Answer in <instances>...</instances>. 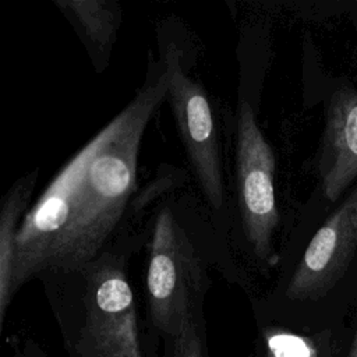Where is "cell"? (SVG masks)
I'll return each mask as SVG.
<instances>
[{"label":"cell","instance_id":"5","mask_svg":"<svg viewBox=\"0 0 357 357\" xmlns=\"http://www.w3.org/2000/svg\"><path fill=\"white\" fill-rule=\"evenodd\" d=\"M165 57L170 68L167 98L180 138L206 201L220 211L225 180L211 103L202 85L181 68L177 54L169 50Z\"/></svg>","mask_w":357,"mask_h":357},{"label":"cell","instance_id":"3","mask_svg":"<svg viewBox=\"0 0 357 357\" xmlns=\"http://www.w3.org/2000/svg\"><path fill=\"white\" fill-rule=\"evenodd\" d=\"M209 280L201 257L169 208L153 223L145 276L148 357L163 354L187 315L204 310Z\"/></svg>","mask_w":357,"mask_h":357},{"label":"cell","instance_id":"9","mask_svg":"<svg viewBox=\"0 0 357 357\" xmlns=\"http://www.w3.org/2000/svg\"><path fill=\"white\" fill-rule=\"evenodd\" d=\"M56 4L61 11L68 13L92 45L106 47L114 42L121 20L117 3L106 0H57Z\"/></svg>","mask_w":357,"mask_h":357},{"label":"cell","instance_id":"6","mask_svg":"<svg viewBox=\"0 0 357 357\" xmlns=\"http://www.w3.org/2000/svg\"><path fill=\"white\" fill-rule=\"evenodd\" d=\"M356 251L357 185L315 231L284 287V300L305 303L324 297L343 278Z\"/></svg>","mask_w":357,"mask_h":357},{"label":"cell","instance_id":"7","mask_svg":"<svg viewBox=\"0 0 357 357\" xmlns=\"http://www.w3.org/2000/svg\"><path fill=\"white\" fill-rule=\"evenodd\" d=\"M318 172L329 201H336L357 178V91L353 88H340L329 99Z\"/></svg>","mask_w":357,"mask_h":357},{"label":"cell","instance_id":"13","mask_svg":"<svg viewBox=\"0 0 357 357\" xmlns=\"http://www.w3.org/2000/svg\"><path fill=\"white\" fill-rule=\"evenodd\" d=\"M349 357H357V335H356V339H354V343H353V346H351V350H350Z\"/></svg>","mask_w":357,"mask_h":357},{"label":"cell","instance_id":"2","mask_svg":"<svg viewBox=\"0 0 357 357\" xmlns=\"http://www.w3.org/2000/svg\"><path fill=\"white\" fill-rule=\"evenodd\" d=\"M53 286L49 300L68 357H148L124 264L103 254Z\"/></svg>","mask_w":357,"mask_h":357},{"label":"cell","instance_id":"1","mask_svg":"<svg viewBox=\"0 0 357 357\" xmlns=\"http://www.w3.org/2000/svg\"><path fill=\"white\" fill-rule=\"evenodd\" d=\"M169 77L166 57L151 66L135 96L28 209L15 240L13 296L35 276L75 273L100 257L134 195L141 142L167 98Z\"/></svg>","mask_w":357,"mask_h":357},{"label":"cell","instance_id":"8","mask_svg":"<svg viewBox=\"0 0 357 357\" xmlns=\"http://www.w3.org/2000/svg\"><path fill=\"white\" fill-rule=\"evenodd\" d=\"M36 172L21 177L3 198L0 209V331H3L8 307L14 298L11 291L13 268L15 259V240L20 225L28 212V204Z\"/></svg>","mask_w":357,"mask_h":357},{"label":"cell","instance_id":"12","mask_svg":"<svg viewBox=\"0 0 357 357\" xmlns=\"http://www.w3.org/2000/svg\"><path fill=\"white\" fill-rule=\"evenodd\" d=\"M6 344L13 357H50L49 353L29 336L10 335Z\"/></svg>","mask_w":357,"mask_h":357},{"label":"cell","instance_id":"10","mask_svg":"<svg viewBox=\"0 0 357 357\" xmlns=\"http://www.w3.org/2000/svg\"><path fill=\"white\" fill-rule=\"evenodd\" d=\"M314 337L298 333L282 324L258 321L257 336L248 357H319Z\"/></svg>","mask_w":357,"mask_h":357},{"label":"cell","instance_id":"11","mask_svg":"<svg viewBox=\"0 0 357 357\" xmlns=\"http://www.w3.org/2000/svg\"><path fill=\"white\" fill-rule=\"evenodd\" d=\"M163 357H209L204 310L185 317L178 333L165 346Z\"/></svg>","mask_w":357,"mask_h":357},{"label":"cell","instance_id":"4","mask_svg":"<svg viewBox=\"0 0 357 357\" xmlns=\"http://www.w3.org/2000/svg\"><path fill=\"white\" fill-rule=\"evenodd\" d=\"M236 174L241 225L259 259H269L279 223L275 198V153L264 137L255 113L241 100L236 120Z\"/></svg>","mask_w":357,"mask_h":357}]
</instances>
